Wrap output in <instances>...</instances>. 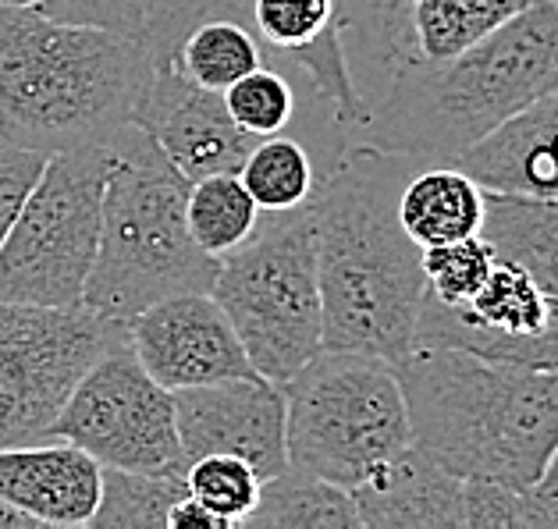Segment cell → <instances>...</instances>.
Returning <instances> with one entry per match:
<instances>
[{
    "mask_svg": "<svg viewBox=\"0 0 558 529\" xmlns=\"http://www.w3.org/2000/svg\"><path fill=\"white\" fill-rule=\"evenodd\" d=\"M424 168L371 143L349 146L310 196L324 348L399 366L427 295L424 249L399 221L405 179Z\"/></svg>",
    "mask_w": 558,
    "mask_h": 529,
    "instance_id": "obj_1",
    "label": "cell"
},
{
    "mask_svg": "<svg viewBox=\"0 0 558 529\" xmlns=\"http://www.w3.org/2000/svg\"><path fill=\"white\" fill-rule=\"evenodd\" d=\"M558 86V8L530 0L515 19L452 58H410L388 78L363 143L416 164H456L526 103Z\"/></svg>",
    "mask_w": 558,
    "mask_h": 529,
    "instance_id": "obj_2",
    "label": "cell"
},
{
    "mask_svg": "<svg viewBox=\"0 0 558 529\" xmlns=\"http://www.w3.org/2000/svg\"><path fill=\"white\" fill-rule=\"evenodd\" d=\"M154 58L132 36L0 8V139L36 153L107 146L135 121Z\"/></svg>",
    "mask_w": 558,
    "mask_h": 529,
    "instance_id": "obj_3",
    "label": "cell"
},
{
    "mask_svg": "<svg viewBox=\"0 0 558 529\" xmlns=\"http://www.w3.org/2000/svg\"><path fill=\"white\" fill-rule=\"evenodd\" d=\"M410 441L459 480L526 487L558 452V373L459 348H413L399 366Z\"/></svg>",
    "mask_w": 558,
    "mask_h": 529,
    "instance_id": "obj_4",
    "label": "cell"
},
{
    "mask_svg": "<svg viewBox=\"0 0 558 529\" xmlns=\"http://www.w3.org/2000/svg\"><path fill=\"white\" fill-rule=\"evenodd\" d=\"M107 146L114 149V171L104 188L83 309L129 323L168 295L210 292L217 260L196 246L185 224L193 182L140 125L121 128Z\"/></svg>",
    "mask_w": 558,
    "mask_h": 529,
    "instance_id": "obj_5",
    "label": "cell"
},
{
    "mask_svg": "<svg viewBox=\"0 0 558 529\" xmlns=\"http://www.w3.org/2000/svg\"><path fill=\"white\" fill-rule=\"evenodd\" d=\"M281 395L289 466L345 491L413 444L405 395L388 359L320 348L281 384Z\"/></svg>",
    "mask_w": 558,
    "mask_h": 529,
    "instance_id": "obj_6",
    "label": "cell"
},
{
    "mask_svg": "<svg viewBox=\"0 0 558 529\" xmlns=\"http://www.w3.org/2000/svg\"><path fill=\"white\" fill-rule=\"evenodd\" d=\"M210 295L264 381L284 384L303 370L324 348L310 207L260 217L256 232L217 260Z\"/></svg>",
    "mask_w": 558,
    "mask_h": 529,
    "instance_id": "obj_7",
    "label": "cell"
},
{
    "mask_svg": "<svg viewBox=\"0 0 558 529\" xmlns=\"http://www.w3.org/2000/svg\"><path fill=\"white\" fill-rule=\"evenodd\" d=\"M111 146L50 153L0 242V303L78 309L100 238Z\"/></svg>",
    "mask_w": 558,
    "mask_h": 529,
    "instance_id": "obj_8",
    "label": "cell"
},
{
    "mask_svg": "<svg viewBox=\"0 0 558 529\" xmlns=\"http://www.w3.org/2000/svg\"><path fill=\"white\" fill-rule=\"evenodd\" d=\"M129 345V328L89 309L0 303V447L50 433L93 362Z\"/></svg>",
    "mask_w": 558,
    "mask_h": 529,
    "instance_id": "obj_9",
    "label": "cell"
},
{
    "mask_svg": "<svg viewBox=\"0 0 558 529\" xmlns=\"http://www.w3.org/2000/svg\"><path fill=\"white\" fill-rule=\"evenodd\" d=\"M47 438H64L114 469H185L174 398L143 370L129 345L78 377Z\"/></svg>",
    "mask_w": 558,
    "mask_h": 529,
    "instance_id": "obj_10",
    "label": "cell"
},
{
    "mask_svg": "<svg viewBox=\"0 0 558 529\" xmlns=\"http://www.w3.org/2000/svg\"><path fill=\"white\" fill-rule=\"evenodd\" d=\"M413 348H459L492 362L558 373V298L544 295L520 267L498 260L466 306L424 295Z\"/></svg>",
    "mask_w": 558,
    "mask_h": 529,
    "instance_id": "obj_11",
    "label": "cell"
},
{
    "mask_svg": "<svg viewBox=\"0 0 558 529\" xmlns=\"http://www.w3.org/2000/svg\"><path fill=\"white\" fill-rule=\"evenodd\" d=\"M125 328L135 359L168 391L260 377L210 292L168 295L135 313Z\"/></svg>",
    "mask_w": 558,
    "mask_h": 529,
    "instance_id": "obj_12",
    "label": "cell"
},
{
    "mask_svg": "<svg viewBox=\"0 0 558 529\" xmlns=\"http://www.w3.org/2000/svg\"><path fill=\"white\" fill-rule=\"evenodd\" d=\"M182 463L199 455H235L275 477L289 466L284 452V395L264 377H235L203 387L171 391Z\"/></svg>",
    "mask_w": 558,
    "mask_h": 529,
    "instance_id": "obj_13",
    "label": "cell"
},
{
    "mask_svg": "<svg viewBox=\"0 0 558 529\" xmlns=\"http://www.w3.org/2000/svg\"><path fill=\"white\" fill-rule=\"evenodd\" d=\"M132 125H140L189 182L239 171L256 143L231 121L221 93L189 83L171 61L154 64Z\"/></svg>",
    "mask_w": 558,
    "mask_h": 529,
    "instance_id": "obj_14",
    "label": "cell"
},
{
    "mask_svg": "<svg viewBox=\"0 0 558 529\" xmlns=\"http://www.w3.org/2000/svg\"><path fill=\"white\" fill-rule=\"evenodd\" d=\"M104 466L64 438L0 447V497L39 526L89 529L100 505Z\"/></svg>",
    "mask_w": 558,
    "mask_h": 529,
    "instance_id": "obj_15",
    "label": "cell"
},
{
    "mask_svg": "<svg viewBox=\"0 0 558 529\" xmlns=\"http://www.w3.org/2000/svg\"><path fill=\"white\" fill-rule=\"evenodd\" d=\"M487 193L558 199V86L456 160Z\"/></svg>",
    "mask_w": 558,
    "mask_h": 529,
    "instance_id": "obj_16",
    "label": "cell"
},
{
    "mask_svg": "<svg viewBox=\"0 0 558 529\" xmlns=\"http://www.w3.org/2000/svg\"><path fill=\"white\" fill-rule=\"evenodd\" d=\"M366 529H438L466 526V480L448 472L420 447H402L385 466L352 487Z\"/></svg>",
    "mask_w": 558,
    "mask_h": 529,
    "instance_id": "obj_17",
    "label": "cell"
},
{
    "mask_svg": "<svg viewBox=\"0 0 558 529\" xmlns=\"http://www.w3.org/2000/svg\"><path fill=\"white\" fill-rule=\"evenodd\" d=\"M335 11L352 78L371 103V89L380 97L388 78L420 53L413 36V0H335Z\"/></svg>",
    "mask_w": 558,
    "mask_h": 529,
    "instance_id": "obj_18",
    "label": "cell"
},
{
    "mask_svg": "<svg viewBox=\"0 0 558 529\" xmlns=\"http://www.w3.org/2000/svg\"><path fill=\"white\" fill-rule=\"evenodd\" d=\"M481 238L495 249L498 260L520 267L544 295L558 298V199L484 188Z\"/></svg>",
    "mask_w": 558,
    "mask_h": 529,
    "instance_id": "obj_19",
    "label": "cell"
},
{
    "mask_svg": "<svg viewBox=\"0 0 558 529\" xmlns=\"http://www.w3.org/2000/svg\"><path fill=\"white\" fill-rule=\"evenodd\" d=\"M399 221L420 249L481 235L484 188L456 164H427L405 179Z\"/></svg>",
    "mask_w": 558,
    "mask_h": 529,
    "instance_id": "obj_20",
    "label": "cell"
},
{
    "mask_svg": "<svg viewBox=\"0 0 558 529\" xmlns=\"http://www.w3.org/2000/svg\"><path fill=\"white\" fill-rule=\"evenodd\" d=\"M246 529H360L352 491L299 466H284L260 483V501Z\"/></svg>",
    "mask_w": 558,
    "mask_h": 529,
    "instance_id": "obj_21",
    "label": "cell"
},
{
    "mask_svg": "<svg viewBox=\"0 0 558 529\" xmlns=\"http://www.w3.org/2000/svg\"><path fill=\"white\" fill-rule=\"evenodd\" d=\"M267 47L250 22L217 15L203 19L182 36L179 50H174L171 64H179V72L203 89L225 93L231 83H239L242 75H250L253 67L267 64Z\"/></svg>",
    "mask_w": 558,
    "mask_h": 529,
    "instance_id": "obj_22",
    "label": "cell"
},
{
    "mask_svg": "<svg viewBox=\"0 0 558 529\" xmlns=\"http://www.w3.org/2000/svg\"><path fill=\"white\" fill-rule=\"evenodd\" d=\"M185 497V469L104 466L100 505L89 529H168V512Z\"/></svg>",
    "mask_w": 558,
    "mask_h": 529,
    "instance_id": "obj_23",
    "label": "cell"
},
{
    "mask_svg": "<svg viewBox=\"0 0 558 529\" xmlns=\"http://www.w3.org/2000/svg\"><path fill=\"white\" fill-rule=\"evenodd\" d=\"M235 174L260 213H289L306 207L320 182L313 153L284 132L256 139Z\"/></svg>",
    "mask_w": 558,
    "mask_h": 529,
    "instance_id": "obj_24",
    "label": "cell"
},
{
    "mask_svg": "<svg viewBox=\"0 0 558 529\" xmlns=\"http://www.w3.org/2000/svg\"><path fill=\"white\" fill-rule=\"evenodd\" d=\"M260 207L246 193V185L235 171L207 174L189 185L185 196V224L196 246L221 260L225 253L239 249L246 242L256 224H260Z\"/></svg>",
    "mask_w": 558,
    "mask_h": 529,
    "instance_id": "obj_25",
    "label": "cell"
},
{
    "mask_svg": "<svg viewBox=\"0 0 558 529\" xmlns=\"http://www.w3.org/2000/svg\"><path fill=\"white\" fill-rule=\"evenodd\" d=\"M530 0H413L420 58H452L515 19Z\"/></svg>",
    "mask_w": 558,
    "mask_h": 529,
    "instance_id": "obj_26",
    "label": "cell"
},
{
    "mask_svg": "<svg viewBox=\"0 0 558 529\" xmlns=\"http://www.w3.org/2000/svg\"><path fill=\"white\" fill-rule=\"evenodd\" d=\"M466 526L473 529H558V477L544 472L537 483H466Z\"/></svg>",
    "mask_w": 558,
    "mask_h": 529,
    "instance_id": "obj_27",
    "label": "cell"
},
{
    "mask_svg": "<svg viewBox=\"0 0 558 529\" xmlns=\"http://www.w3.org/2000/svg\"><path fill=\"white\" fill-rule=\"evenodd\" d=\"M260 472L235 455H199L185 463V494L210 508L231 529L250 519L260 501Z\"/></svg>",
    "mask_w": 558,
    "mask_h": 529,
    "instance_id": "obj_28",
    "label": "cell"
},
{
    "mask_svg": "<svg viewBox=\"0 0 558 529\" xmlns=\"http://www.w3.org/2000/svg\"><path fill=\"white\" fill-rule=\"evenodd\" d=\"M221 97H225L231 121H235L246 135H253V139L284 132L299 111L295 83L281 64L278 67H270V64L253 67L250 75H242L239 83H231Z\"/></svg>",
    "mask_w": 558,
    "mask_h": 529,
    "instance_id": "obj_29",
    "label": "cell"
},
{
    "mask_svg": "<svg viewBox=\"0 0 558 529\" xmlns=\"http://www.w3.org/2000/svg\"><path fill=\"white\" fill-rule=\"evenodd\" d=\"M498 263L495 249L481 235L441 242V246L424 249V278L427 295H434L445 306H466L481 292V284Z\"/></svg>",
    "mask_w": 558,
    "mask_h": 529,
    "instance_id": "obj_30",
    "label": "cell"
},
{
    "mask_svg": "<svg viewBox=\"0 0 558 529\" xmlns=\"http://www.w3.org/2000/svg\"><path fill=\"white\" fill-rule=\"evenodd\" d=\"M231 15L250 22V0H149L146 8V29L140 44L149 50L154 64L171 61L179 50L182 36L203 19Z\"/></svg>",
    "mask_w": 558,
    "mask_h": 529,
    "instance_id": "obj_31",
    "label": "cell"
},
{
    "mask_svg": "<svg viewBox=\"0 0 558 529\" xmlns=\"http://www.w3.org/2000/svg\"><path fill=\"white\" fill-rule=\"evenodd\" d=\"M44 15L72 25H97V29L140 39L146 29L149 0H39Z\"/></svg>",
    "mask_w": 558,
    "mask_h": 529,
    "instance_id": "obj_32",
    "label": "cell"
},
{
    "mask_svg": "<svg viewBox=\"0 0 558 529\" xmlns=\"http://www.w3.org/2000/svg\"><path fill=\"white\" fill-rule=\"evenodd\" d=\"M44 164H47V153H36V149H22V146H11L8 139H0V242H4L11 224H15L22 202L29 196V188L36 185Z\"/></svg>",
    "mask_w": 558,
    "mask_h": 529,
    "instance_id": "obj_33",
    "label": "cell"
},
{
    "mask_svg": "<svg viewBox=\"0 0 558 529\" xmlns=\"http://www.w3.org/2000/svg\"><path fill=\"white\" fill-rule=\"evenodd\" d=\"M168 529H231L225 519H217L210 508H203L199 501L182 497L179 505L168 512Z\"/></svg>",
    "mask_w": 558,
    "mask_h": 529,
    "instance_id": "obj_34",
    "label": "cell"
},
{
    "mask_svg": "<svg viewBox=\"0 0 558 529\" xmlns=\"http://www.w3.org/2000/svg\"><path fill=\"white\" fill-rule=\"evenodd\" d=\"M0 529H39V522L33 515H25L19 505H11V501L0 497Z\"/></svg>",
    "mask_w": 558,
    "mask_h": 529,
    "instance_id": "obj_35",
    "label": "cell"
},
{
    "mask_svg": "<svg viewBox=\"0 0 558 529\" xmlns=\"http://www.w3.org/2000/svg\"><path fill=\"white\" fill-rule=\"evenodd\" d=\"M39 0H0V8H36Z\"/></svg>",
    "mask_w": 558,
    "mask_h": 529,
    "instance_id": "obj_36",
    "label": "cell"
},
{
    "mask_svg": "<svg viewBox=\"0 0 558 529\" xmlns=\"http://www.w3.org/2000/svg\"><path fill=\"white\" fill-rule=\"evenodd\" d=\"M548 472H551V477H558V452H555V458H551V466H548Z\"/></svg>",
    "mask_w": 558,
    "mask_h": 529,
    "instance_id": "obj_37",
    "label": "cell"
},
{
    "mask_svg": "<svg viewBox=\"0 0 558 529\" xmlns=\"http://www.w3.org/2000/svg\"><path fill=\"white\" fill-rule=\"evenodd\" d=\"M551 4H555V8H558V0H551Z\"/></svg>",
    "mask_w": 558,
    "mask_h": 529,
    "instance_id": "obj_38",
    "label": "cell"
}]
</instances>
